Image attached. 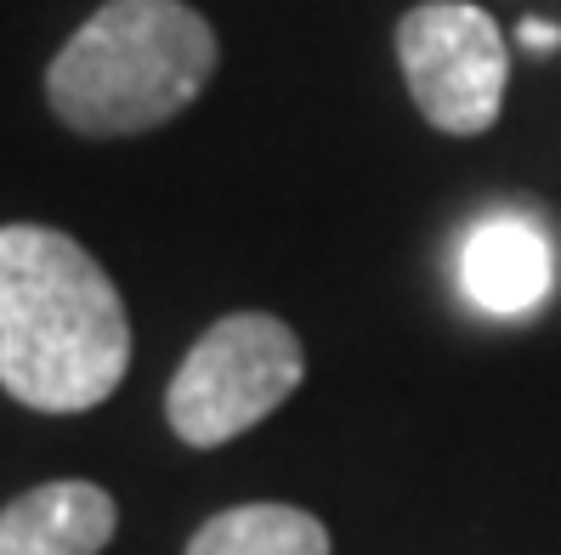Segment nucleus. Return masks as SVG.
Instances as JSON below:
<instances>
[{"mask_svg":"<svg viewBox=\"0 0 561 555\" xmlns=\"http://www.w3.org/2000/svg\"><path fill=\"white\" fill-rule=\"evenodd\" d=\"M125 369L130 317L96 255L57 227H0V385L23 408L85 414Z\"/></svg>","mask_w":561,"mask_h":555,"instance_id":"f257e3e1","label":"nucleus"},{"mask_svg":"<svg viewBox=\"0 0 561 555\" xmlns=\"http://www.w3.org/2000/svg\"><path fill=\"white\" fill-rule=\"evenodd\" d=\"M216 74L210 23L182 0H108L51 57V114L80 137H137L176 119Z\"/></svg>","mask_w":561,"mask_h":555,"instance_id":"f03ea898","label":"nucleus"},{"mask_svg":"<svg viewBox=\"0 0 561 555\" xmlns=\"http://www.w3.org/2000/svg\"><path fill=\"white\" fill-rule=\"evenodd\" d=\"M301 340L273 312H233L210 323L164 391V419L187 448H221L261 426L301 385Z\"/></svg>","mask_w":561,"mask_h":555,"instance_id":"7ed1b4c3","label":"nucleus"},{"mask_svg":"<svg viewBox=\"0 0 561 555\" xmlns=\"http://www.w3.org/2000/svg\"><path fill=\"white\" fill-rule=\"evenodd\" d=\"M398 62L414 108L448 137H482L505 108L511 57L505 35L482 7L425 0L398 23Z\"/></svg>","mask_w":561,"mask_h":555,"instance_id":"20e7f679","label":"nucleus"},{"mask_svg":"<svg viewBox=\"0 0 561 555\" xmlns=\"http://www.w3.org/2000/svg\"><path fill=\"white\" fill-rule=\"evenodd\" d=\"M459 284L488 317H527L556 289V244L534 216L493 210L459 239Z\"/></svg>","mask_w":561,"mask_h":555,"instance_id":"39448f33","label":"nucleus"},{"mask_svg":"<svg viewBox=\"0 0 561 555\" xmlns=\"http://www.w3.org/2000/svg\"><path fill=\"white\" fill-rule=\"evenodd\" d=\"M119 510L96 482H41L0 510V555H103Z\"/></svg>","mask_w":561,"mask_h":555,"instance_id":"423d86ee","label":"nucleus"},{"mask_svg":"<svg viewBox=\"0 0 561 555\" xmlns=\"http://www.w3.org/2000/svg\"><path fill=\"white\" fill-rule=\"evenodd\" d=\"M187 555H329V528L295 505H233L193 533Z\"/></svg>","mask_w":561,"mask_h":555,"instance_id":"0eeeda50","label":"nucleus"},{"mask_svg":"<svg viewBox=\"0 0 561 555\" xmlns=\"http://www.w3.org/2000/svg\"><path fill=\"white\" fill-rule=\"evenodd\" d=\"M516 46H522V51H556V46H561V28L545 23V18H527V23L516 28Z\"/></svg>","mask_w":561,"mask_h":555,"instance_id":"6e6552de","label":"nucleus"}]
</instances>
